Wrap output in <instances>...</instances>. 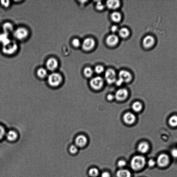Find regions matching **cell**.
Returning <instances> with one entry per match:
<instances>
[{
	"instance_id": "cell-36",
	"label": "cell",
	"mask_w": 177,
	"mask_h": 177,
	"mask_svg": "<svg viewBox=\"0 0 177 177\" xmlns=\"http://www.w3.org/2000/svg\"><path fill=\"white\" fill-rule=\"evenodd\" d=\"M126 164V163L125 161L123 160H120L118 163V166L121 168L124 167L125 166Z\"/></svg>"
},
{
	"instance_id": "cell-5",
	"label": "cell",
	"mask_w": 177,
	"mask_h": 177,
	"mask_svg": "<svg viewBox=\"0 0 177 177\" xmlns=\"http://www.w3.org/2000/svg\"><path fill=\"white\" fill-rule=\"evenodd\" d=\"M118 78L117 81L120 85H122L124 83H129L132 79V75L130 73L125 70H122L119 72Z\"/></svg>"
},
{
	"instance_id": "cell-10",
	"label": "cell",
	"mask_w": 177,
	"mask_h": 177,
	"mask_svg": "<svg viewBox=\"0 0 177 177\" xmlns=\"http://www.w3.org/2000/svg\"><path fill=\"white\" fill-rule=\"evenodd\" d=\"M59 66V63L55 58H50L46 62V68L50 71H54L58 68Z\"/></svg>"
},
{
	"instance_id": "cell-15",
	"label": "cell",
	"mask_w": 177,
	"mask_h": 177,
	"mask_svg": "<svg viewBox=\"0 0 177 177\" xmlns=\"http://www.w3.org/2000/svg\"><path fill=\"white\" fill-rule=\"evenodd\" d=\"M155 43V39L153 37L148 36L144 37L143 44L144 46L146 48H150L152 47Z\"/></svg>"
},
{
	"instance_id": "cell-17",
	"label": "cell",
	"mask_w": 177,
	"mask_h": 177,
	"mask_svg": "<svg viewBox=\"0 0 177 177\" xmlns=\"http://www.w3.org/2000/svg\"><path fill=\"white\" fill-rule=\"evenodd\" d=\"M13 25L10 22H6L3 25L2 28L4 32L9 35L13 33L14 30Z\"/></svg>"
},
{
	"instance_id": "cell-12",
	"label": "cell",
	"mask_w": 177,
	"mask_h": 177,
	"mask_svg": "<svg viewBox=\"0 0 177 177\" xmlns=\"http://www.w3.org/2000/svg\"><path fill=\"white\" fill-rule=\"evenodd\" d=\"M128 95V91L125 88H122L116 91L115 98L118 101H122L127 98Z\"/></svg>"
},
{
	"instance_id": "cell-38",
	"label": "cell",
	"mask_w": 177,
	"mask_h": 177,
	"mask_svg": "<svg viewBox=\"0 0 177 177\" xmlns=\"http://www.w3.org/2000/svg\"><path fill=\"white\" fill-rule=\"evenodd\" d=\"M172 156L175 158H177V149H173L171 152Z\"/></svg>"
},
{
	"instance_id": "cell-23",
	"label": "cell",
	"mask_w": 177,
	"mask_h": 177,
	"mask_svg": "<svg viewBox=\"0 0 177 177\" xmlns=\"http://www.w3.org/2000/svg\"><path fill=\"white\" fill-rule=\"evenodd\" d=\"M11 40L8 34L4 32L0 34V42L2 43L3 45L8 43Z\"/></svg>"
},
{
	"instance_id": "cell-34",
	"label": "cell",
	"mask_w": 177,
	"mask_h": 177,
	"mask_svg": "<svg viewBox=\"0 0 177 177\" xmlns=\"http://www.w3.org/2000/svg\"><path fill=\"white\" fill-rule=\"evenodd\" d=\"M1 4L5 7L7 8L10 5V2L9 1H2Z\"/></svg>"
},
{
	"instance_id": "cell-4",
	"label": "cell",
	"mask_w": 177,
	"mask_h": 177,
	"mask_svg": "<svg viewBox=\"0 0 177 177\" xmlns=\"http://www.w3.org/2000/svg\"><path fill=\"white\" fill-rule=\"evenodd\" d=\"M13 34L16 39L23 41L26 39L29 36V31L26 28L19 27L14 31Z\"/></svg>"
},
{
	"instance_id": "cell-9",
	"label": "cell",
	"mask_w": 177,
	"mask_h": 177,
	"mask_svg": "<svg viewBox=\"0 0 177 177\" xmlns=\"http://www.w3.org/2000/svg\"><path fill=\"white\" fill-rule=\"evenodd\" d=\"M156 163L160 167H166L169 165L170 162V158L167 155L161 154L158 156Z\"/></svg>"
},
{
	"instance_id": "cell-20",
	"label": "cell",
	"mask_w": 177,
	"mask_h": 177,
	"mask_svg": "<svg viewBox=\"0 0 177 177\" xmlns=\"http://www.w3.org/2000/svg\"><path fill=\"white\" fill-rule=\"evenodd\" d=\"M119 36L123 39L127 38L130 35V31L127 28L123 27L119 29L118 31Z\"/></svg>"
},
{
	"instance_id": "cell-29",
	"label": "cell",
	"mask_w": 177,
	"mask_h": 177,
	"mask_svg": "<svg viewBox=\"0 0 177 177\" xmlns=\"http://www.w3.org/2000/svg\"><path fill=\"white\" fill-rule=\"evenodd\" d=\"M103 66L101 65H98L96 66L94 69L95 72L98 74H100L103 73L104 71Z\"/></svg>"
},
{
	"instance_id": "cell-6",
	"label": "cell",
	"mask_w": 177,
	"mask_h": 177,
	"mask_svg": "<svg viewBox=\"0 0 177 177\" xmlns=\"http://www.w3.org/2000/svg\"><path fill=\"white\" fill-rule=\"evenodd\" d=\"M105 78L107 83L109 84L115 83L117 79L115 70L112 69H107L105 72Z\"/></svg>"
},
{
	"instance_id": "cell-26",
	"label": "cell",
	"mask_w": 177,
	"mask_h": 177,
	"mask_svg": "<svg viewBox=\"0 0 177 177\" xmlns=\"http://www.w3.org/2000/svg\"><path fill=\"white\" fill-rule=\"evenodd\" d=\"M94 71L90 67L85 68L84 70V74L85 76L87 78L91 77L93 74Z\"/></svg>"
},
{
	"instance_id": "cell-1",
	"label": "cell",
	"mask_w": 177,
	"mask_h": 177,
	"mask_svg": "<svg viewBox=\"0 0 177 177\" xmlns=\"http://www.w3.org/2000/svg\"><path fill=\"white\" fill-rule=\"evenodd\" d=\"M146 164V160L145 157L141 155H137L132 158L131 165L133 170H138L143 169Z\"/></svg>"
},
{
	"instance_id": "cell-33",
	"label": "cell",
	"mask_w": 177,
	"mask_h": 177,
	"mask_svg": "<svg viewBox=\"0 0 177 177\" xmlns=\"http://www.w3.org/2000/svg\"><path fill=\"white\" fill-rule=\"evenodd\" d=\"M78 147L76 145H72L69 148V151L72 154H75L77 152Z\"/></svg>"
},
{
	"instance_id": "cell-3",
	"label": "cell",
	"mask_w": 177,
	"mask_h": 177,
	"mask_svg": "<svg viewBox=\"0 0 177 177\" xmlns=\"http://www.w3.org/2000/svg\"><path fill=\"white\" fill-rule=\"evenodd\" d=\"M63 78L61 74L58 73L53 72L49 75L47 81L50 86L56 87L62 83Z\"/></svg>"
},
{
	"instance_id": "cell-18",
	"label": "cell",
	"mask_w": 177,
	"mask_h": 177,
	"mask_svg": "<svg viewBox=\"0 0 177 177\" xmlns=\"http://www.w3.org/2000/svg\"><path fill=\"white\" fill-rule=\"evenodd\" d=\"M149 145L146 142H143L139 144L138 146V150L140 153H146L149 149Z\"/></svg>"
},
{
	"instance_id": "cell-27",
	"label": "cell",
	"mask_w": 177,
	"mask_h": 177,
	"mask_svg": "<svg viewBox=\"0 0 177 177\" xmlns=\"http://www.w3.org/2000/svg\"><path fill=\"white\" fill-rule=\"evenodd\" d=\"M169 123L172 127H176L177 126V116L175 115L170 117L169 119Z\"/></svg>"
},
{
	"instance_id": "cell-32",
	"label": "cell",
	"mask_w": 177,
	"mask_h": 177,
	"mask_svg": "<svg viewBox=\"0 0 177 177\" xmlns=\"http://www.w3.org/2000/svg\"><path fill=\"white\" fill-rule=\"evenodd\" d=\"M6 134L5 129L3 126L0 125V140L4 137Z\"/></svg>"
},
{
	"instance_id": "cell-11",
	"label": "cell",
	"mask_w": 177,
	"mask_h": 177,
	"mask_svg": "<svg viewBox=\"0 0 177 177\" xmlns=\"http://www.w3.org/2000/svg\"><path fill=\"white\" fill-rule=\"evenodd\" d=\"M119 42V38L118 36L115 34L110 35L107 37L106 43L109 46L113 47L117 45Z\"/></svg>"
},
{
	"instance_id": "cell-2",
	"label": "cell",
	"mask_w": 177,
	"mask_h": 177,
	"mask_svg": "<svg viewBox=\"0 0 177 177\" xmlns=\"http://www.w3.org/2000/svg\"><path fill=\"white\" fill-rule=\"evenodd\" d=\"M18 49L17 42L14 40H11L8 43L3 45L2 51L6 55H12L16 52Z\"/></svg>"
},
{
	"instance_id": "cell-39",
	"label": "cell",
	"mask_w": 177,
	"mask_h": 177,
	"mask_svg": "<svg viewBox=\"0 0 177 177\" xmlns=\"http://www.w3.org/2000/svg\"><path fill=\"white\" fill-rule=\"evenodd\" d=\"M101 177H110V176L109 173L105 172L102 173Z\"/></svg>"
},
{
	"instance_id": "cell-22",
	"label": "cell",
	"mask_w": 177,
	"mask_h": 177,
	"mask_svg": "<svg viewBox=\"0 0 177 177\" xmlns=\"http://www.w3.org/2000/svg\"><path fill=\"white\" fill-rule=\"evenodd\" d=\"M111 18L112 21L115 23H119L121 21L122 15L118 12H114L111 15Z\"/></svg>"
},
{
	"instance_id": "cell-25",
	"label": "cell",
	"mask_w": 177,
	"mask_h": 177,
	"mask_svg": "<svg viewBox=\"0 0 177 177\" xmlns=\"http://www.w3.org/2000/svg\"><path fill=\"white\" fill-rule=\"evenodd\" d=\"M142 108H143V106L140 102H135L133 103L132 106V110L135 112H140Z\"/></svg>"
},
{
	"instance_id": "cell-31",
	"label": "cell",
	"mask_w": 177,
	"mask_h": 177,
	"mask_svg": "<svg viewBox=\"0 0 177 177\" xmlns=\"http://www.w3.org/2000/svg\"><path fill=\"white\" fill-rule=\"evenodd\" d=\"M72 44L75 47H78L81 45L80 41L78 39L75 38L72 40Z\"/></svg>"
},
{
	"instance_id": "cell-8",
	"label": "cell",
	"mask_w": 177,
	"mask_h": 177,
	"mask_svg": "<svg viewBox=\"0 0 177 177\" xmlns=\"http://www.w3.org/2000/svg\"><path fill=\"white\" fill-rule=\"evenodd\" d=\"M104 84L103 79L101 77L97 76L91 79L90 85L93 89L98 90L102 88Z\"/></svg>"
},
{
	"instance_id": "cell-7",
	"label": "cell",
	"mask_w": 177,
	"mask_h": 177,
	"mask_svg": "<svg viewBox=\"0 0 177 177\" xmlns=\"http://www.w3.org/2000/svg\"><path fill=\"white\" fill-rule=\"evenodd\" d=\"M82 48L85 51H90L96 45V42L93 38L88 37L85 39L81 44Z\"/></svg>"
},
{
	"instance_id": "cell-13",
	"label": "cell",
	"mask_w": 177,
	"mask_h": 177,
	"mask_svg": "<svg viewBox=\"0 0 177 177\" xmlns=\"http://www.w3.org/2000/svg\"><path fill=\"white\" fill-rule=\"evenodd\" d=\"M123 120L126 124L128 125H131L135 122L136 117L134 114L128 112L125 114L123 116Z\"/></svg>"
},
{
	"instance_id": "cell-16",
	"label": "cell",
	"mask_w": 177,
	"mask_h": 177,
	"mask_svg": "<svg viewBox=\"0 0 177 177\" xmlns=\"http://www.w3.org/2000/svg\"><path fill=\"white\" fill-rule=\"evenodd\" d=\"M87 143V138L83 135L78 136L75 140L76 146L77 147H83L86 145Z\"/></svg>"
},
{
	"instance_id": "cell-21",
	"label": "cell",
	"mask_w": 177,
	"mask_h": 177,
	"mask_svg": "<svg viewBox=\"0 0 177 177\" xmlns=\"http://www.w3.org/2000/svg\"><path fill=\"white\" fill-rule=\"evenodd\" d=\"M117 177H131V173L128 170L121 169L118 170L116 173Z\"/></svg>"
},
{
	"instance_id": "cell-14",
	"label": "cell",
	"mask_w": 177,
	"mask_h": 177,
	"mask_svg": "<svg viewBox=\"0 0 177 177\" xmlns=\"http://www.w3.org/2000/svg\"><path fill=\"white\" fill-rule=\"evenodd\" d=\"M121 2L117 0H111L106 2V6L111 10H116L121 6Z\"/></svg>"
},
{
	"instance_id": "cell-37",
	"label": "cell",
	"mask_w": 177,
	"mask_h": 177,
	"mask_svg": "<svg viewBox=\"0 0 177 177\" xmlns=\"http://www.w3.org/2000/svg\"><path fill=\"white\" fill-rule=\"evenodd\" d=\"M111 31L113 33H116L117 32H118L119 29H118V27L116 26V25H113L111 27Z\"/></svg>"
},
{
	"instance_id": "cell-30",
	"label": "cell",
	"mask_w": 177,
	"mask_h": 177,
	"mask_svg": "<svg viewBox=\"0 0 177 177\" xmlns=\"http://www.w3.org/2000/svg\"><path fill=\"white\" fill-rule=\"evenodd\" d=\"M106 7V5L104 4L101 1L98 2L96 4V8L98 11H101L103 10Z\"/></svg>"
},
{
	"instance_id": "cell-40",
	"label": "cell",
	"mask_w": 177,
	"mask_h": 177,
	"mask_svg": "<svg viewBox=\"0 0 177 177\" xmlns=\"http://www.w3.org/2000/svg\"><path fill=\"white\" fill-rule=\"evenodd\" d=\"M115 98V96L112 94H109L107 96V98L109 100H112Z\"/></svg>"
},
{
	"instance_id": "cell-19",
	"label": "cell",
	"mask_w": 177,
	"mask_h": 177,
	"mask_svg": "<svg viewBox=\"0 0 177 177\" xmlns=\"http://www.w3.org/2000/svg\"><path fill=\"white\" fill-rule=\"evenodd\" d=\"M6 136L7 140L10 141H14L18 138L17 133L14 131L11 130L6 133Z\"/></svg>"
},
{
	"instance_id": "cell-28",
	"label": "cell",
	"mask_w": 177,
	"mask_h": 177,
	"mask_svg": "<svg viewBox=\"0 0 177 177\" xmlns=\"http://www.w3.org/2000/svg\"><path fill=\"white\" fill-rule=\"evenodd\" d=\"M89 175L93 177H96L98 175L99 172L98 170L95 168H91L88 171Z\"/></svg>"
},
{
	"instance_id": "cell-24",
	"label": "cell",
	"mask_w": 177,
	"mask_h": 177,
	"mask_svg": "<svg viewBox=\"0 0 177 177\" xmlns=\"http://www.w3.org/2000/svg\"><path fill=\"white\" fill-rule=\"evenodd\" d=\"M38 76L41 78H44L48 75L47 69L44 68H40L38 69L37 72Z\"/></svg>"
},
{
	"instance_id": "cell-35",
	"label": "cell",
	"mask_w": 177,
	"mask_h": 177,
	"mask_svg": "<svg viewBox=\"0 0 177 177\" xmlns=\"http://www.w3.org/2000/svg\"><path fill=\"white\" fill-rule=\"evenodd\" d=\"M156 162L153 159L148 160L147 162L148 165L150 167H152L156 165Z\"/></svg>"
}]
</instances>
